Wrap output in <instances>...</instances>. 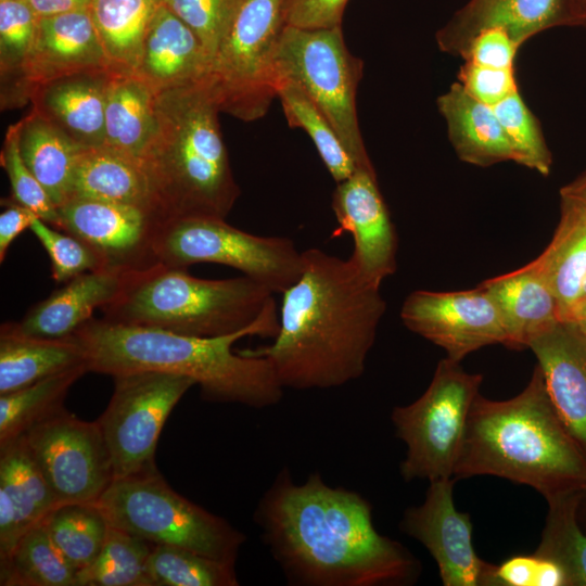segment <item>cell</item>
Wrapping results in <instances>:
<instances>
[{"label": "cell", "mask_w": 586, "mask_h": 586, "mask_svg": "<svg viewBox=\"0 0 586 586\" xmlns=\"http://www.w3.org/2000/svg\"><path fill=\"white\" fill-rule=\"evenodd\" d=\"M74 198L138 206L154 212L166 221L141 160L104 145L79 151L68 200Z\"/></svg>", "instance_id": "26"}, {"label": "cell", "mask_w": 586, "mask_h": 586, "mask_svg": "<svg viewBox=\"0 0 586 586\" xmlns=\"http://www.w3.org/2000/svg\"><path fill=\"white\" fill-rule=\"evenodd\" d=\"M483 377L459 361L440 360L424 393L393 409L396 436L406 445L399 471L406 482L454 477L472 405Z\"/></svg>", "instance_id": "9"}, {"label": "cell", "mask_w": 586, "mask_h": 586, "mask_svg": "<svg viewBox=\"0 0 586 586\" xmlns=\"http://www.w3.org/2000/svg\"><path fill=\"white\" fill-rule=\"evenodd\" d=\"M91 0H27L39 18L89 8Z\"/></svg>", "instance_id": "50"}, {"label": "cell", "mask_w": 586, "mask_h": 586, "mask_svg": "<svg viewBox=\"0 0 586 586\" xmlns=\"http://www.w3.org/2000/svg\"><path fill=\"white\" fill-rule=\"evenodd\" d=\"M157 262L188 269L213 263L234 268L283 293L300 278L303 251L284 237H260L240 230L221 218H181L166 221L155 241Z\"/></svg>", "instance_id": "10"}, {"label": "cell", "mask_w": 586, "mask_h": 586, "mask_svg": "<svg viewBox=\"0 0 586 586\" xmlns=\"http://www.w3.org/2000/svg\"><path fill=\"white\" fill-rule=\"evenodd\" d=\"M58 229L86 243L104 269L131 272L158 263L155 241L166 221L154 212L74 198L58 206Z\"/></svg>", "instance_id": "14"}, {"label": "cell", "mask_w": 586, "mask_h": 586, "mask_svg": "<svg viewBox=\"0 0 586 586\" xmlns=\"http://www.w3.org/2000/svg\"><path fill=\"white\" fill-rule=\"evenodd\" d=\"M457 156L466 163L487 167L513 161L502 126L492 106L471 97L459 82L437 100Z\"/></svg>", "instance_id": "27"}, {"label": "cell", "mask_w": 586, "mask_h": 586, "mask_svg": "<svg viewBox=\"0 0 586 586\" xmlns=\"http://www.w3.org/2000/svg\"><path fill=\"white\" fill-rule=\"evenodd\" d=\"M87 372L88 366L81 365L0 395V444L25 435L62 410L68 390Z\"/></svg>", "instance_id": "34"}, {"label": "cell", "mask_w": 586, "mask_h": 586, "mask_svg": "<svg viewBox=\"0 0 586 586\" xmlns=\"http://www.w3.org/2000/svg\"><path fill=\"white\" fill-rule=\"evenodd\" d=\"M276 79L298 85L332 124L362 169L374 170L356 111L362 62L347 49L342 27L303 28L285 25L275 59Z\"/></svg>", "instance_id": "8"}, {"label": "cell", "mask_w": 586, "mask_h": 586, "mask_svg": "<svg viewBox=\"0 0 586 586\" xmlns=\"http://www.w3.org/2000/svg\"><path fill=\"white\" fill-rule=\"evenodd\" d=\"M128 273L98 269L77 276L33 306L22 320L11 323L30 336L71 337L92 318L97 308L101 309L118 295Z\"/></svg>", "instance_id": "24"}, {"label": "cell", "mask_w": 586, "mask_h": 586, "mask_svg": "<svg viewBox=\"0 0 586 586\" xmlns=\"http://www.w3.org/2000/svg\"><path fill=\"white\" fill-rule=\"evenodd\" d=\"M0 1H4V0H0Z\"/></svg>", "instance_id": "56"}, {"label": "cell", "mask_w": 586, "mask_h": 586, "mask_svg": "<svg viewBox=\"0 0 586 586\" xmlns=\"http://www.w3.org/2000/svg\"><path fill=\"white\" fill-rule=\"evenodd\" d=\"M282 294L273 342L242 353L266 357L283 388L326 390L361 377L386 308L380 288L348 258L308 249Z\"/></svg>", "instance_id": "2"}, {"label": "cell", "mask_w": 586, "mask_h": 586, "mask_svg": "<svg viewBox=\"0 0 586 586\" xmlns=\"http://www.w3.org/2000/svg\"><path fill=\"white\" fill-rule=\"evenodd\" d=\"M557 26H579L572 0H470L436 36L440 48L462 55L482 30L500 28L521 46Z\"/></svg>", "instance_id": "18"}, {"label": "cell", "mask_w": 586, "mask_h": 586, "mask_svg": "<svg viewBox=\"0 0 586 586\" xmlns=\"http://www.w3.org/2000/svg\"><path fill=\"white\" fill-rule=\"evenodd\" d=\"M43 523L52 543L76 572L94 561L110 528L94 504L60 505Z\"/></svg>", "instance_id": "38"}, {"label": "cell", "mask_w": 586, "mask_h": 586, "mask_svg": "<svg viewBox=\"0 0 586 586\" xmlns=\"http://www.w3.org/2000/svg\"><path fill=\"white\" fill-rule=\"evenodd\" d=\"M76 575L52 543L43 521L0 560L1 586H76Z\"/></svg>", "instance_id": "35"}, {"label": "cell", "mask_w": 586, "mask_h": 586, "mask_svg": "<svg viewBox=\"0 0 586 586\" xmlns=\"http://www.w3.org/2000/svg\"><path fill=\"white\" fill-rule=\"evenodd\" d=\"M211 59L199 37L164 4L145 33L135 75L156 92L206 78Z\"/></svg>", "instance_id": "23"}, {"label": "cell", "mask_w": 586, "mask_h": 586, "mask_svg": "<svg viewBox=\"0 0 586 586\" xmlns=\"http://www.w3.org/2000/svg\"><path fill=\"white\" fill-rule=\"evenodd\" d=\"M577 514L579 523H583L586 526V486L581 492Z\"/></svg>", "instance_id": "54"}, {"label": "cell", "mask_w": 586, "mask_h": 586, "mask_svg": "<svg viewBox=\"0 0 586 586\" xmlns=\"http://www.w3.org/2000/svg\"><path fill=\"white\" fill-rule=\"evenodd\" d=\"M582 296H586V278H585V281H584L583 288H582L581 297H582Z\"/></svg>", "instance_id": "55"}, {"label": "cell", "mask_w": 586, "mask_h": 586, "mask_svg": "<svg viewBox=\"0 0 586 586\" xmlns=\"http://www.w3.org/2000/svg\"><path fill=\"white\" fill-rule=\"evenodd\" d=\"M531 263L553 292L562 320L581 297L586 278V212L561 198V216L553 237Z\"/></svg>", "instance_id": "31"}, {"label": "cell", "mask_w": 586, "mask_h": 586, "mask_svg": "<svg viewBox=\"0 0 586 586\" xmlns=\"http://www.w3.org/2000/svg\"><path fill=\"white\" fill-rule=\"evenodd\" d=\"M540 557L515 555L498 564L488 563L483 586H537Z\"/></svg>", "instance_id": "48"}, {"label": "cell", "mask_w": 586, "mask_h": 586, "mask_svg": "<svg viewBox=\"0 0 586 586\" xmlns=\"http://www.w3.org/2000/svg\"><path fill=\"white\" fill-rule=\"evenodd\" d=\"M479 285L498 310L508 348H527L536 335L561 321L559 303L532 263Z\"/></svg>", "instance_id": "25"}, {"label": "cell", "mask_w": 586, "mask_h": 586, "mask_svg": "<svg viewBox=\"0 0 586 586\" xmlns=\"http://www.w3.org/2000/svg\"><path fill=\"white\" fill-rule=\"evenodd\" d=\"M242 0H161L204 46L211 64Z\"/></svg>", "instance_id": "44"}, {"label": "cell", "mask_w": 586, "mask_h": 586, "mask_svg": "<svg viewBox=\"0 0 586 586\" xmlns=\"http://www.w3.org/2000/svg\"><path fill=\"white\" fill-rule=\"evenodd\" d=\"M29 229L50 258L55 282H67L88 271L104 269L95 253L75 235L47 224L39 217Z\"/></svg>", "instance_id": "43"}, {"label": "cell", "mask_w": 586, "mask_h": 586, "mask_svg": "<svg viewBox=\"0 0 586 586\" xmlns=\"http://www.w3.org/2000/svg\"><path fill=\"white\" fill-rule=\"evenodd\" d=\"M572 1L576 11L577 17H578L579 26L586 27V0H572Z\"/></svg>", "instance_id": "53"}, {"label": "cell", "mask_w": 586, "mask_h": 586, "mask_svg": "<svg viewBox=\"0 0 586 586\" xmlns=\"http://www.w3.org/2000/svg\"><path fill=\"white\" fill-rule=\"evenodd\" d=\"M113 73L80 72L50 79L29 93L31 110L82 148L104 145V112Z\"/></svg>", "instance_id": "22"}, {"label": "cell", "mask_w": 586, "mask_h": 586, "mask_svg": "<svg viewBox=\"0 0 586 586\" xmlns=\"http://www.w3.org/2000/svg\"><path fill=\"white\" fill-rule=\"evenodd\" d=\"M246 277L201 279L157 263L131 271L118 295L101 308L105 320L192 336H220L249 328L273 301Z\"/></svg>", "instance_id": "6"}, {"label": "cell", "mask_w": 586, "mask_h": 586, "mask_svg": "<svg viewBox=\"0 0 586 586\" xmlns=\"http://www.w3.org/2000/svg\"><path fill=\"white\" fill-rule=\"evenodd\" d=\"M156 91L135 74L111 77L104 112V146L141 160L156 128Z\"/></svg>", "instance_id": "29"}, {"label": "cell", "mask_w": 586, "mask_h": 586, "mask_svg": "<svg viewBox=\"0 0 586 586\" xmlns=\"http://www.w3.org/2000/svg\"><path fill=\"white\" fill-rule=\"evenodd\" d=\"M348 0H284L285 24L303 28L341 26Z\"/></svg>", "instance_id": "47"}, {"label": "cell", "mask_w": 586, "mask_h": 586, "mask_svg": "<svg viewBox=\"0 0 586 586\" xmlns=\"http://www.w3.org/2000/svg\"><path fill=\"white\" fill-rule=\"evenodd\" d=\"M114 392L95 420L111 454L114 480L156 468L158 437L168 416L195 383L158 371L114 375Z\"/></svg>", "instance_id": "12"}, {"label": "cell", "mask_w": 586, "mask_h": 586, "mask_svg": "<svg viewBox=\"0 0 586 586\" xmlns=\"http://www.w3.org/2000/svg\"><path fill=\"white\" fill-rule=\"evenodd\" d=\"M476 475L527 485L544 498L586 486V457L555 410L537 365L517 396H476L454 477Z\"/></svg>", "instance_id": "4"}, {"label": "cell", "mask_w": 586, "mask_h": 586, "mask_svg": "<svg viewBox=\"0 0 586 586\" xmlns=\"http://www.w3.org/2000/svg\"><path fill=\"white\" fill-rule=\"evenodd\" d=\"M27 445L60 505L93 504L114 481L112 458L97 421L64 407L33 426Z\"/></svg>", "instance_id": "13"}, {"label": "cell", "mask_w": 586, "mask_h": 586, "mask_svg": "<svg viewBox=\"0 0 586 586\" xmlns=\"http://www.w3.org/2000/svg\"><path fill=\"white\" fill-rule=\"evenodd\" d=\"M562 199H566L586 212V171L560 190Z\"/></svg>", "instance_id": "52"}, {"label": "cell", "mask_w": 586, "mask_h": 586, "mask_svg": "<svg viewBox=\"0 0 586 586\" xmlns=\"http://www.w3.org/2000/svg\"><path fill=\"white\" fill-rule=\"evenodd\" d=\"M563 322L586 336V296L579 297L564 314Z\"/></svg>", "instance_id": "51"}, {"label": "cell", "mask_w": 586, "mask_h": 586, "mask_svg": "<svg viewBox=\"0 0 586 586\" xmlns=\"http://www.w3.org/2000/svg\"><path fill=\"white\" fill-rule=\"evenodd\" d=\"M87 365L78 339H43L18 332L11 322L0 329V395L50 375Z\"/></svg>", "instance_id": "28"}, {"label": "cell", "mask_w": 586, "mask_h": 586, "mask_svg": "<svg viewBox=\"0 0 586 586\" xmlns=\"http://www.w3.org/2000/svg\"><path fill=\"white\" fill-rule=\"evenodd\" d=\"M39 17L27 0L0 1L1 107L24 105L22 84Z\"/></svg>", "instance_id": "36"}, {"label": "cell", "mask_w": 586, "mask_h": 586, "mask_svg": "<svg viewBox=\"0 0 586 586\" xmlns=\"http://www.w3.org/2000/svg\"><path fill=\"white\" fill-rule=\"evenodd\" d=\"M279 315L272 301L246 329L220 336H192L171 331L91 318L74 335L85 351L89 372L117 375L158 371L190 378L204 400L267 408L283 396L266 357L233 352L251 335L275 337Z\"/></svg>", "instance_id": "3"}, {"label": "cell", "mask_w": 586, "mask_h": 586, "mask_svg": "<svg viewBox=\"0 0 586 586\" xmlns=\"http://www.w3.org/2000/svg\"><path fill=\"white\" fill-rule=\"evenodd\" d=\"M4 211L0 214V262L2 263L11 244L38 216L30 208L23 206L11 198L1 201Z\"/></svg>", "instance_id": "49"}, {"label": "cell", "mask_w": 586, "mask_h": 586, "mask_svg": "<svg viewBox=\"0 0 586 586\" xmlns=\"http://www.w3.org/2000/svg\"><path fill=\"white\" fill-rule=\"evenodd\" d=\"M109 69V63L89 9L39 18L34 48L25 66L22 95L62 76Z\"/></svg>", "instance_id": "19"}, {"label": "cell", "mask_w": 586, "mask_h": 586, "mask_svg": "<svg viewBox=\"0 0 586 586\" xmlns=\"http://www.w3.org/2000/svg\"><path fill=\"white\" fill-rule=\"evenodd\" d=\"M527 348L537 359L555 410L586 457V336L559 321Z\"/></svg>", "instance_id": "20"}, {"label": "cell", "mask_w": 586, "mask_h": 586, "mask_svg": "<svg viewBox=\"0 0 586 586\" xmlns=\"http://www.w3.org/2000/svg\"><path fill=\"white\" fill-rule=\"evenodd\" d=\"M254 522L290 585L404 586L421 572L404 545L377 531L364 496L327 484L319 472L298 484L281 469Z\"/></svg>", "instance_id": "1"}, {"label": "cell", "mask_w": 586, "mask_h": 586, "mask_svg": "<svg viewBox=\"0 0 586 586\" xmlns=\"http://www.w3.org/2000/svg\"><path fill=\"white\" fill-rule=\"evenodd\" d=\"M400 318L407 329L459 362L482 347L507 343L498 310L480 285L464 291L411 292L403 303Z\"/></svg>", "instance_id": "15"}, {"label": "cell", "mask_w": 586, "mask_h": 586, "mask_svg": "<svg viewBox=\"0 0 586 586\" xmlns=\"http://www.w3.org/2000/svg\"><path fill=\"white\" fill-rule=\"evenodd\" d=\"M284 0H242L211 64L221 112L244 122L262 118L277 97L275 59Z\"/></svg>", "instance_id": "11"}, {"label": "cell", "mask_w": 586, "mask_h": 586, "mask_svg": "<svg viewBox=\"0 0 586 586\" xmlns=\"http://www.w3.org/2000/svg\"><path fill=\"white\" fill-rule=\"evenodd\" d=\"M161 0H91L89 13L110 71L133 74L149 24Z\"/></svg>", "instance_id": "32"}, {"label": "cell", "mask_w": 586, "mask_h": 586, "mask_svg": "<svg viewBox=\"0 0 586 586\" xmlns=\"http://www.w3.org/2000/svg\"><path fill=\"white\" fill-rule=\"evenodd\" d=\"M151 586H238L234 565L195 551L154 545L146 562Z\"/></svg>", "instance_id": "40"}, {"label": "cell", "mask_w": 586, "mask_h": 586, "mask_svg": "<svg viewBox=\"0 0 586 586\" xmlns=\"http://www.w3.org/2000/svg\"><path fill=\"white\" fill-rule=\"evenodd\" d=\"M16 124L24 163L54 205H62L69 199L74 168L82 146L33 110Z\"/></svg>", "instance_id": "30"}, {"label": "cell", "mask_w": 586, "mask_h": 586, "mask_svg": "<svg viewBox=\"0 0 586 586\" xmlns=\"http://www.w3.org/2000/svg\"><path fill=\"white\" fill-rule=\"evenodd\" d=\"M153 546L110 525L98 557L77 572L76 586H151L146 562Z\"/></svg>", "instance_id": "39"}, {"label": "cell", "mask_w": 586, "mask_h": 586, "mask_svg": "<svg viewBox=\"0 0 586 586\" xmlns=\"http://www.w3.org/2000/svg\"><path fill=\"white\" fill-rule=\"evenodd\" d=\"M455 482H430L424 501L404 512L399 527L428 549L444 586H483L488 562L474 550L470 514L455 507Z\"/></svg>", "instance_id": "16"}, {"label": "cell", "mask_w": 586, "mask_h": 586, "mask_svg": "<svg viewBox=\"0 0 586 586\" xmlns=\"http://www.w3.org/2000/svg\"><path fill=\"white\" fill-rule=\"evenodd\" d=\"M458 79L471 97L492 107L518 91L513 68H495L464 61Z\"/></svg>", "instance_id": "45"}, {"label": "cell", "mask_w": 586, "mask_h": 586, "mask_svg": "<svg viewBox=\"0 0 586 586\" xmlns=\"http://www.w3.org/2000/svg\"><path fill=\"white\" fill-rule=\"evenodd\" d=\"M276 90L289 125L303 129L310 137L336 183L360 169L332 124L298 85L278 79Z\"/></svg>", "instance_id": "37"}, {"label": "cell", "mask_w": 586, "mask_h": 586, "mask_svg": "<svg viewBox=\"0 0 586 586\" xmlns=\"http://www.w3.org/2000/svg\"><path fill=\"white\" fill-rule=\"evenodd\" d=\"M93 504L111 526L233 565L246 540L227 520L175 492L157 468L114 480Z\"/></svg>", "instance_id": "7"}, {"label": "cell", "mask_w": 586, "mask_h": 586, "mask_svg": "<svg viewBox=\"0 0 586 586\" xmlns=\"http://www.w3.org/2000/svg\"><path fill=\"white\" fill-rule=\"evenodd\" d=\"M332 209L340 229L353 238L348 260L364 280L381 288L397 269L398 241L375 171L360 168L337 182Z\"/></svg>", "instance_id": "17"}, {"label": "cell", "mask_w": 586, "mask_h": 586, "mask_svg": "<svg viewBox=\"0 0 586 586\" xmlns=\"http://www.w3.org/2000/svg\"><path fill=\"white\" fill-rule=\"evenodd\" d=\"M519 44L500 28H489L476 34L466 47L464 61L495 68H513Z\"/></svg>", "instance_id": "46"}, {"label": "cell", "mask_w": 586, "mask_h": 586, "mask_svg": "<svg viewBox=\"0 0 586 586\" xmlns=\"http://www.w3.org/2000/svg\"><path fill=\"white\" fill-rule=\"evenodd\" d=\"M519 165L547 176L551 168V153L537 119L525 105L519 91L493 106Z\"/></svg>", "instance_id": "41"}, {"label": "cell", "mask_w": 586, "mask_h": 586, "mask_svg": "<svg viewBox=\"0 0 586 586\" xmlns=\"http://www.w3.org/2000/svg\"><path fill=\"white\" fill-rule=\"evenodd\" d=\"M582 489L545 498L548 512L535 550L563 569L568 586H586V531L582 530L577 514Z\"/></svg>", "instance_id": "33"}, {"label": "cell", "mask_w": 586, "mask_h": 586, "mask_svg": "<svg viewBox=\"0 0 586 586\" xmlns=\"http://www.w3.org/2000/svg\"><path fill=\"white\" fill-rule=\"evenodd\" d=\"M0 163L10 181V198L16 203L30 208L47 224L58 228V207L51 201L40 182L27 168L21 156L16 123L11 125L5 132L0 153Z\"/></svg>", "instance_id": "42"}, {"label": "cell", "mask_w": 586, "mask_h": 586, "mask_svg": "<svg viewBox=\"0 0 586 586\" xmlns=\"http://www.w3.org/2000/svg\"><path fill=\"white\" fill-rule=\"evenodd\" d=\"M59 506L25 435L0 444V560Z\"/></svg>", "instance_id": "21"}, {"label": "cell", "mask_w": 586, "mask_h": 586, "mask_svg": "<svg viewBox=\"0 0 586 586\" xmlns=\"http://www.w3.org/2000/svg\"><path fill=\"white\" fill-rule=\"evenodd\" d=\"M156 128L141 157L163 217L226 219L240 195L209 77L156 92Z\"/></svg>", "instance_id": "5"}]
</instances>
